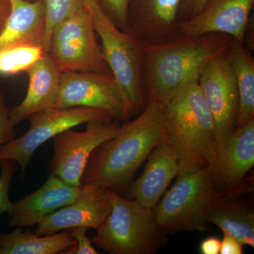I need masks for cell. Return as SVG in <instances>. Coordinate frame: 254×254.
Returning a JSON list of instances; mask_svg holds the SVG:
<instances>
[{"mask_svg": "<svg viewBox=\"0 0 254 254\" xmlns=\"http://www.w3.org/2000/svg\"><path fill=\"white\" fill-rule=\"evenodd\" d=\"M235 40L221 33L177 36L143 46V87L147 103L165 107L184 87L198 81L214 59L225 54Z\"/></svg>", "mask_w": 254, "mask_h": 254, "instance_id": "1", "label": "cell"}, {"mask_svg": "<svg viewBox=\"0 0 254 254\" xmlns=\"http://www.w3.org/2000/svg\"><path fill=\"white\" fill-rule=\"evenodd\" d=\"M165 107L147 103L138 116L125 122L92 153L81 185H101L120 194L133 182L138 169L164 138Z\"/></svg>", "mask_w": 254, "mask_h": 254, "instance_id": "2", "label": "cell"}, {"mask_svg": "<svg viewBox=\"0 0 254 254\" xmlns=\"http://www.w3.org/2000/svg\"><path fill=\"white\" fill-rule=\"evenodd\" d=\"M165 111L164 138L176 157L178 175L208 168L218 139L198 81L180 90L165 105Z\"/></svg>", "mask_w": 254, "mask_h": 254, "instance_id": "3", "label": "cell"}, {"mask_svg": "<svg viewBox=\"0 0 254 254\" xmlns=\"http://www.w3.org/2000/svg\"><path fill=\"white\" fill-rule=\"evenodd\" d=\"M111 212L91 241L110 254H153L166 245L154 210L111 192Z\"/></svg>", "mask_w": 254, "mask_h": 254, "instance_id": "4", "label": "cell"}, {"mask_svg": "<svg viewBox=\"0 0 254 254\" xmlns=\"http://www.w3.org/2000/svg\"><path fill=\"white\" fill-rule=\"evenodd\" d=\"M105 61L122 92L128 118L145 108L143 46L131 33L117 27L101 9L91 15Z\"/></svg>", "mask_w": 254, "mask_h": 254, "instance_id": "5", "label": "cell"}, {"mask_svg": "<svg viewBox=\"0 0 254 254\" xmlns=\"http://www.w3.org/2000/svg\"><path fill=\"white\" fill-rule=\"evenodd\" d=\"M215 194L208 169L178 175L154 209L159 230L166 235L183 231H208L206 210Z\"/></svg>", "mask_w": 254, "mask_h": 254, "instance_id": "6", "label": "cell"}, {"mask_svg": "<svg viewBox=\"0 0 254 254\" xmlns=\"http://www.w3.org/2000/svg\"><path fill=\"white\" fill-rule=\"evenodd\" d=\"M47 54L62 72L111 74L98 43L91 14L86 9L55 26L50 36Z\"/></svg>", "mask_w": 254, "mask_h": 254, "instance_id": "7", "label": "cell"}, {"mask_svg": "<svg viewBox=\"0 0 254 254\" xmlns=\"http://www.w3.org/2000/svg\"><path fill=\"white\" fill-rule=\"evenodd\" d=\"M28 119L31 123L28 131L0 147V163L13 160L20 165L22 173L35 151L48 140L78 125L113 120L103 110L88 107L52 108L33 114Z\"/></svg>", "mask_w": 254, "mask_h": 254, "instance_id": "8", "label": "cell"}, {"mask_svg": "<svg viewBox=\"0 0 254 254\" xmlns=\"http://www.w3.org/2000/svg\"><path fill=\"white\" fill-rule=\"evenodd\" d=\"M254 118L217 143L208 168L216 195H244L253 191Z\"/></svg>", "mask_w": 254, "mask_h": 254, "instance_id": "9", "label": "cell"}, {"mask_svg": "<svg viewBox=\"0 0 254 254\" xmlns=\"http://www.w3.org/2000/svg\"><path fill=\"white\" fill-rule=\"evenodd\" d=\"M118 121L87 124L86 130L70 128L53 138V158L49 164L51 175L73 186H81V178L92 153L117 133Z\"/></svg>", "mask_w": 254, "mask_h": 254, "instance_id": "10", "label": "cell"}, {"mask_svg": "<svg viewBox=\"0 0 254 254\" xmlns=\"http://www.w3.org/2000/svg\"><path fill=\"white\" fill-rule=\"evenodd\" d=\"M74 107L103 110L118 122L129 119L123 95L112 74L62 73L59 93L52 108Z\"/></svg>", "mask_w": 254, "mask_h": 254, "instance_id": "11", "label": "cell"}, {"mask_svg": "<svg viewBox=\"0 0 254 254\" xmlns=\"http://www.w3.org/2000/svg\"><path fill=\"white\" fill-rule=\"evenodd\" d=\"M227 53L210 62L198 79L205 104L215 121L218 141L236 128L240 103L235 73Z\"/></svg>", "mask_w": 254, "mask_h": 254, "instance_id": "12", "label": "cell"}, {"mask_svg": "<svg viewBox=\"0 0 254 254\" xmlns=\"http://www.w3.org/2000/svg\"><path fill=\"white\" fill-rule=\"evenodd\" d=\"M111 192L101 185H82L78 198L47 215L37 225L35 234L44 236L76 227L97 230L111 212Z\"/></svg>", "mask_w": 254, "mask_h": 254, "instance_id": "13", "label": "cell"}, {"mask_svg": "<svg viewBox=\"0 0 254 254\" xmlns=\"http://www.w3.org/2000/svg\"><path fill=\"white\" fill-rule=\"evenodd\" d=\"M254 0H208L202 9L178 24V36L221 33L245 45Z\"/></svg>", "mask_w": 254, "mask_h": 254, "instance_id": "14", "label": "cell"}, {"mask_svg": "<svg viewBox=\"0 0 254 254\" xmlns=\"http://www.w3.org/2000/svg\"><path fill=\"white\" fill-rule=\"evenodd\" d=\"M183 0H131L127 32L143 46L170 41L178 36Z\"/></svg>", "mask_w": 254, "mask_h": 254, "instance_id": "15", "label": "cell"}, {"mask_svg": "<svg viewBox=\"0 0 254 254\" xmlns=\"http://www.w3.org/2000/svg\"><path fill=\"white\" fill-rule=\"evenodd\" d=\"M82 189L64 182L51 175L36 191L22 199L12 203L9 211V225L11 227H29L38 225L47 215L73 203L78 198Z\"/></svg>", "mask_w": 254, "mask_h": 254, "instance_id": "16", "label": "cell"}, {"mask_svg": "<svg viewBox=\"0 0 254 254\" xmlns=\"http://www.w3.org/2000/svg\"><path fill=\"white\" fill-rule=\"evenodd\" d=\"M141 176L128 188V198L154 210L167 188L179 175V165L171 147L162 140L147 158Z\"/></svg>", "mask_w": 254, "mask_h": 254, "instance_id": "17", "label": "cell"}, {"mask_svg": "<svg viewBox=\"0 0 254 254\" xmlns=\"http://www.w3.org/2000/svg\"><path fill=\"white\" fill-rule=\"evenodd\" d=\"M28 86L21 103L10 110L15 127L33 114L50 109L59 93L62 71L46 54L26 71Z\"/></svg>", "mask_w": 254, "mask_h": 254, "instance_id": "18", "label": "cell"}, {"mask_svg": "<svg viewBox=\"0 0 254 254\" xmlns=\"http://www.w3.org/2000/svg\"><path fill=\"white\" fill-rule=\"evenodd\" d=\"M9 2L11 11L0 32V50L21 44L44 48L46 28L44 0H9Z\"/></svg>", "mask_w": 254, "mask_h": 254, "instance_id": "19", "label": "cell"}, {"mask_svg": "<svg viewBox=\"0 0 254 254\" xmlns=\"http://www.w3.org/2000/svg\"><path fill=\"white\" fill-rule=\"evenodd\" d=\"M242 195L215 194L206 210L207 221L230 234L244 245L254 247L253 208L240 199Z\"/></svg>", "mask_w": 254, "mask_h": 254, "instance_id": "20", "label": "cell"}, {"mask_svg": "<svg viewBox=\"0 0 254 254\" xmlns=\"http://www.w3.org/2000/svg\"><path fill=\"white\" fill-rule=\"evenodd\" d=\"M71 232L38 236L20 227L10 233L0 232V254H56L76 245Z\"/></svg>", "mask_w": 254, "mask_h": 254, "instance_id": "21", "label": "cell"}, {"mask_svg": "<svg viewBox=\"0 0 254 254\" xmlns=\"http://www.w3.org/2000/svg\"><path fill=\"white\" fill-rule=\"evenodd\" d=\"M239 93L237 127L254 118V60L245 45L235 41L229 50Z\"/></svg>", "mask_w": 254, "mask_h": 254, "instance_id": "22", "label": "cell"}, {"mask_svg": "<svg viewBox=\"0 0 254 254\" xmlns=\"http://www.w3.org/2000/svg\"><path fill=\"white\" fill-rule=\"evenodd\" d=\"M47 54L42 46L21 44L0 50V76L26 72Z\"/></svg>", "mask_w": 254, "mask_h": 254, "instance_id": "23", "label": "cell"}, {"mask_svg": "<svg viewBox=\"0 0 254 254\" xmlns=\"http://www.w3.org/2000/svg\"><path fill=\"white\" fill-rule=\"evenodd\" d=\"M46 14L44 48L47 53L50 36L55 26L85 7L83 0H44Z\"/></svg>", "mask_w": 254, "mask_h": 254, "instance_id": "24", "label": "cell"}, {"mask_svg": "<svg viewBox=\"0 0 254 254\" xmlns=\"http://www.w3.org/2000/svg\"><path fill=\"white\" fill-rule=\"evenodd\" d=\"M131 0H97L100 9L120 29L127 31Z\"/></svg>", "mask_w": 254, "mask_h": 254, "instance_id": "25", "label": "cell"}, {"mask_svg": "<svg viewBox=\"0 0 254 254\" xmlns=\"http://www.w3.org/2000/svg\"><path fill=\"white\" fill-rule=\"evenodd\" d=\"M0 215L9 211L11 202L9 199V190L11 180L16 170L15 162L6 160L0 163Z\"/></svg>", "mask_w": 254, "mask_h": 254, "instance_id": "26", "label": "cell"}, {"mask_svg": "<svg viewBox=\"0 0 254 254\" xmlns=\"http://www.w3.org/2000/svg\"><path fill=\"white\" fill-rule=\"evenodd\" d=\"M89 228L86 227H76L72 228L71 234L76 241V245L71 247L70 250L63 252L64 254H98L95 250L92 241L87 237L86 234Z\"/></svg>", "mask_w": 254, "mask_h": 254, "instance_id": "27", "label": "cell"}, {"mask_svg": "<svg viewBox=\"0 0 254 254\" xmlns=\"http://www.w3.org/2000/svg\"><path fill=\"white\" fill-rule=\"evenodd\" d=\"M14 128L10 120V110L6 107L4 94L0 88V147L14 139Z\"/></svg>", "mask_w": 254, "mask_h": 254, "instance_id": "28", "label": "cell"}, {"mask_svg": "<svg viewBox=\"0 0 254 254\" xmlns=\"http://www.w3.org/2000/svg\"><path fill=\"white\" fill-rule=\"evenodd\" d=\"M207 1L208 0H183L179 14V21L190 19L198 14Z\"/></svg>", "mask_w": 254, "mask_h": 254, "instance_id": "29", "label": "cell"}, {"mask_svg": "<svg viewBox=\"0 0 254 254\" xmlns=\"http://www.w3.org/2000/svg\"><path fill=\"white\" fill-rule=\"evenodd\" d=\"M244 245L236 237L230 234L223 232L221 240L220 254H242L244 253Z\"/></svg>", "mask_w": 254, "mask_h": 254, "instance_id": "30", "label": "cell"}, {"mask_svg": "<svg viewBox=\"0 0 254 254\" xmlns=\"http://www.w3.org/2000/svg\"><path fill=\"white\" fill-rule=\"evenodd\" d=\"M221 240L215 237H209L202 241L200 245V252L202 254H220Z\"/></svg>", "mask_w": 254, "mask_h": 254, "instance_id": "31", "label": "cell"}, {"mask_svg": "<svg viewBox=\"0 0 254 254\" xmlns=\"http://www.w3.org/2000/svg\"><path fill=\"white\" fill-rule=\"evenodd\" d=\"M11 11L9 0H0V32L4 27Z\"/></svg>", "mask_w": 254, "mask_h": 254, "instance_id": "32", "label": "cell"}, {"mask_svg": "<svg viewBox=\"0 0 254 254\" xmlns=\"http://www.w3.org/2000/svg\"><path fill=\"white\" fill-rule=\"evenodd\" d=\"M85 7L89 14L92 15L96 12L98 9H100L97 0H83Z\"/></svg>", "mask_w": 254, "mask_h": 254, "instance_id": "33", "label": "cell"}, {"mask_svg": "<svg viewBox=\"0 0 254 254\" xmlns=\"http://www.w3.org/2000/svg\"><path fill=\"white\" fill-rule=\"evenodd\" d=\"M29 1H35V0H29Z\"/></svg>", "mask_w": 254, "mask_h": 254, "instance_id": "34", "label": "cell"}]
</instances>
